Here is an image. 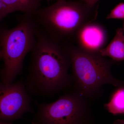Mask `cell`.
Returning <instances> with one entry per match:
<instances>
[{
    "mask_svg": "<svg viewBox=\"0 0 124 124\" xmlns=\"http://www.w3.org/2000/svg\"><path fill=\"white\" fill-rule=\"evenodd\" d=\"M108 39L107 32L102 25L94 22L88 23L77 32L75 40L78 47L93 53H99L104 48Z\"/></svg>",
    "mask_w": 124,
    "mask_h": 124,
    "instance_id": "obj_7",
    "label": "cell"
},
{
    "mask_svg": "<svg viewBox=\"0 0 124 124\" xmlns=\"http://www.w3.org/2000/svg\"><path fill=\"white\" fill-rule=\"evenodd\" d=\"M107 19H124V3L118 4L107 16Z\"/></svg>",
    "mask_w": 124,
    "mask_h": 124,
    "instance_id": "obj_11",
    "label": "cell"
},
{
    "mask_svg": "<svg viewBox=\"0 0 124 124\" xmlns=\"http://www.w3.org/2000/svg\"><path fill=\"white\" fill-rule=\"evenodd\" d=\"M31 52L24 82L30 95L52 96L72 86L68 73L70 58L64 45L52 40L38 27Z\"/></svg>",
    "mask_w": 124,
    "mask_h": 124,
    "instance_id": "obj_1",
    "label": "cell"
},
{
    "mask_svg": "<svg viewBox=\"0 0 124 124\" xmlns=\"http://www.w3.org/2000/svg\"></svg>",
    "mask_w": 124,
    "mask_h": 124,
    "instance_id": "obj_18",
    "label": "cell"
},
{
    "mask_svg": "<svg viewBox=\"0 0 124 124\" xmlns=\"http://www.w3.org/2000/svg\"><path fill=\"white\" fill-rule=\"evenodd\" d=\"M63 45L70 58L73 90L90 100L102 95L104 85L124 86V81L117 79L111 73L115 62L107 59L99 53L85 51L70 43Z\"/></svg>",
    "mask_w": 124,
    "mask_h": 124,
    "instance_id": "obj_2",
    "label": "cell"
},
{
    "mask_svg": "<svg viewBox=\"0 0 124 124\" xmlns=\"http://www.w3.org/2000/svg\"><path fill=\"white\" fill-rule=\"evenodd\" d=\"M97 8L82 1L59 0L39 9L33 17L38 27L52 40L60 44L75 40L76 33L85 24L94 21Z\"/></svg>",
    "mask_w": 124,
    "mask_h": 124,
    "instance_id": "obj_3",
    "label": "cell"
},
{
    "mask_svg": "<svg viewBox=\"0 0 124 124\" xmlns=\"http://www.w3.org/2000/svg\"><path fill=\"white\" fill-rule=\"evenodd\" d=\"M89 100L75 90L53 102L38 104L32 124H84L91 112Z\"/></svg>",
    "mask_w": 124,
    "mask_h": 124,
    "instance_id": "obj_5",
    "label": "cell"
},
{
    "mask_svg": "<svg viewBox=\"0 0 124 124\" xmlns=\"http://www.w3.org/2000/svg\"><path fill=\"white\" fill-rule=\"evenodd\" d=\"M113 124H124V120H117L114 122Z\"/></svg>",
    "mask_w": 124,
    "mask_h": 124,
    "instance_id": "obj_14",
    "label": "cell"
},
{
    "mask_svg": "<svg viewBox=\"0 0 124 124\" xmlns=\"http://www.w3.org/2000/svg\"><path fill=\"white\" fill-rule=\"evenodd\" d=\"M0 124H13L11 122H6L0 120Z\"/></svg>",
    "mask_w": 124,
    "mask_h": 124,
    "instance_id": "obj_15",
    "label": "cell"
},
{
    "mask_svg": "<svg viewBox=\"0 0 124 124\" xmlns=\"http://www.w3.org/2000/svg\"><path fill=\"white\" fill-rule=\"evenodd\" d=\"M104 108L113 115L124 113V86L120 87L114 93L110 101L104 105Z\"/></svg>",
    "mask_w": 124,
    "mask_h": 124,
    "instance_id": "obj_10",
    "label": "cell"
},
{
    "mask_svg": "<svg viewBox=\"0 0 124 124\" xmlns=\"http://www.w3.org/2000/svg\"></svg>",
    "mask_w": 124,
    "mask_h": 124,
    "instance_id": "obj_17",
    "label": "cell"
},
{
    "mask_svg": "<svg viewBox=\"0 0 124 124\" xmlns=\"http://www.w3.org/2000/svg\"><path fill=\"white\" fill-rule=\"evenodd\" d=\"M9 14H10V13L8 10L2 0H0V23Z\"/></svg>",
    "mask_w": 124,
    "mask_h": 124,
    "instance_id": "obj_12",
    "label": "cell"
},
{
    "mask_svg": "<svg viewBox=\"0 0 124 124\" xmlns=\"http://www.w3.org/2000/svg\"><path fill=\"white\" fill-rule=\"evenodd\" d=\"M38 28L33 15L26 14L13 28L0 27V47L4 62L0 71L2 83H13L22 73L24 58L35 44Z\"/></svg>",
    "mask_w": 124,
    "mask_h": 124,
    "instance_id": "obj_4",
    "label": "cell"
},
{
    "mask_svg": "<svg viewBox=\"0 0 124 124\" xmlns=\"http://www.w3.org/2000/svg\"><path fill=\"white\" fill-rule=\"evenodd\" d=\"M10 13L21 11L33 15L39 9L41 0H1Z\"/></svg>",
    "mask_w": 124,
    "mask_h": 124,
    "instance_id": "obj_9",
    "label": "cell"
},
{
    "mask_svg": "<svg viewBox=\"0 0 124 124\" xmlns=\"http://www.w3.org/2000/svg\"><path fill=\"white\" fill-rule=\"evenodd\" d=\"M2 57V53H1V50L0 47V59Z\"/></svg>",
    "mask_w": 124,
    "mask_h": 124,
    "instance_id": "obj_16",
    "label": "cell"
},
{
    "mask_svg": "<svg viewBox=\"0 0 124 124\" xmlns=\"http://www.w3.org/2000/svg\"><path fill=\"white\" fill-rule=\"evenodd\" d=\"M32 99L23 80L5 84L0 83V120L11 122L27 113H34Z\"/></svg>",
    "mask_w": 124,
    "mask_h": 124,
    "instance_id": "obj_6",
    "label": "cell"
},
{
    "mask_svg": "<svg viewBox=\"0 0 124 124\" xmlns=\"http://www.w3.org/2000/svg\"><path fill=\"white\" fill-rule=\"evenodd\" d=\"M99 53L103 57H109L116 62L124 61V34L122 28L116 30L113 39Z\"/></svg>",
    "mask_w": 124,
    "mask_h": 124,
    "instance_id": "obj_8",
    "label": "cell"
},
{
    "mask_svg": "<svg viewBox=\"0 0 124 124\" xmlns=\"http://www.w3.org/2000/svg\"><path fill=\"white\" fill-rule=\"evenodd\" d=\"M99 0H82L81 1L91 8L94 7L96 3Z\"/></svg>",
    "mask_w": 124,
    "mask_h": 124,
    "instance_id": "obj_13",
    "label": "cell"
}]
</instances>
